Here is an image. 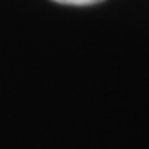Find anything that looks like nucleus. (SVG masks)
I'll use <instances>...</instances> for the list:
<instances>
[{
    "label": "nucleus",
    "instance_id": "f257e3e1",
    "mask_svg": "<svg viewBox=\"0 0 149 149\" xmlns=\"http://www.w3.org/2000/svg\"><path fill=\"white\" fill-rule=\"evenodd\" d=\"M56 3L61 5H76V7H83V5H96V3H101L103 0H53Z\"/></svg>",
    "mask_w": 149,
    "mask_h": 149
}]
</instances>
